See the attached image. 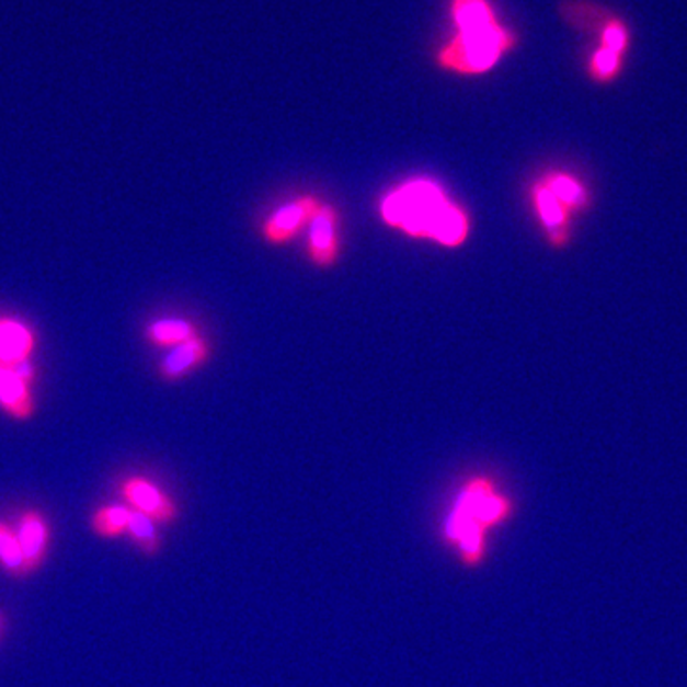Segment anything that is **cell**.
I'll return each mask as SVG.
<instances>
[{
  "instance_id": "obj_1",
  "label": "cell",
  "mask_w": 687,
  "mask_h": 687,
  "mask_svg": "<svg viewBox=\"0 0 687 687\" xmlns=\"http://www.w3.org/2000/svg\"><path fill=\"white\" fill-rule=\"evenodd\" d=\"M451 35L432 53L434 66L457 77H481L516 53L519 35L493 0H447Z\"/></svg>"
},
{
  "instance_id": "obj_2",
  "label": "cell",
  "mask_w": 687,
  "mask_h": 687,
  "mask_svg": "<svg viewBox=\"0 0 687 687\" xmlns=\"http://www.w3.org/2000/svg\"><path fill=\"white\" fill-rule=\"evenodd\" d=\"M380 216L390 228L414 239H428L444 247H460L470 236L465 208L432 178H413L386 193Z\"/></svg>"
},
{
  "instance_id": "obj_3",
  "label": "cell",
  "mask_w": 687,
  "mask_h": 687,
  "mask_svg": "<svg viewBox=\"0 0 687 687\" xmlns=\"http://www.w3.org/2000/svg\"><path fill=\"white\" fill-rule=\"evenodd\" d=\"M508 503L496 495L489 480H473L458 496L457 511L449 522V537L460 542L468 560H478L481 552V527L493 524L506 514Z\"/></svg>"
},
{
  "instance_id": "obj_4",
  "label": "cell",
  "mask_w": 687,
  "mask_h": 687,
  "mask_svg": "<svg viewBox=\"0 0 687 687\" xmlns=\"http://www.w3.org/2000/svg\"><path fill=\"white\" fill-rule=\"evenodd\" d=\"M319 207L321 203L311 195H304L290 203H285L264 222V228H262L264 239L272 244L287 243L300 229L310 224L311 216L318 213Z\"/></svg>"
},
{
  "instance_id": "obj_5",
  "label": "cell",
  "mask_w": 687,
  "mask_h": 687,
  "mask_svg": "<svg viewBox=\"0 0 687 687\" xmlns=\"http://www.w3.org/2000/svg\"><path fill=\"white\" fill-rule=\"evenodd\" d=\"M339 213L331 205H321L308 224V252L313 264L331 266L339 259Z\"/></svg>"
},
{
  "instance_id": "obj_6",
  "label": "cell",
  "mask_w": 687,
  "mask_h": 687,
  "mask_svg": "<svg viewBox=\"0 0 687 687\" xmlns=\"http://www.w3.org/2000/svg\"><path fill=\"white\" fill-rule=\"evenodd\" d=\"M121 495L125 496L126 503L130 504L134 511L140 512L153 522L167 524L176 519V504L151 481L144 480V478H128L121 485Z\"/></svg>"
},
{
  "instance_id": "obj_7",
  "label": "cell",
  "mask_w": 687,
  "mask_h": 687,
  "mask_svg": "<svg viewBox=\"0 0 687 687\" xmlns=\"http://www.w3.org/2000/svg\"><path fill=\"white\" fill-rule=\"evenodd\" d=\"M23 554V576L31 575L45 563L50 547V527L46 517L37 511L22 514L15 531Z\"/></svg>"
},
{
  "instance_id": "obj_8",
  "label": "cell",
  "mask_w": 687,
  "mask_h": 687,
  "mask_svg": "<svg viewBox=\"0 0 687 687\" xmlns=\"http://www.w3.org/2000/svg\"><path fill=\"white\" fill-rule=\"evenodd\" d=\"M35 347V334L18 319H0V359L15 367L30 362Z\"/></svg>"
},
{
  "instance_id": "obj_9",
  "label": "cell",
  "mask_w": 687,
  "mask_h": 687,
  "mask_svg": "<svg viewBox=\"0 0 687 687\" xmlns=\"http://www.w3.org/2000/svg\"><path fill=\"white\" fill-rule=\"evenodd\" d=\"M207 341H203L201 336L192 339L180 346L172 347L171 354L167 355L161 363V377L172 382L180 380L207 362Z\"/></svg>"
},
{
  "instance_id": "obj_10",
  "label": "cell",
  "mask_w": 687,
  "mask_h": 687,
  "mask_svg": "<svg viewBox=\"0 0 687 687\" xmlns=\"http://www.w3.org/2000/svg\"><path fill=\"white\" fill-rule=\"evenodd\" d=\"M146 336L153 346L174 347L184 344V342L197 339V327L190 323L187 319H157L153 323H149L146 329Z\"/></svg>"
},
{
  "instance_id": "obj_11",
  "label": "cell",
  "mask_w": 687,
  "mask_h": 687,
  "mask_svg": "<svg viewBox=\"0 0 687 687\" xmlns=\"http://www.w3.org/2000/svg\"><path fill=\"white\" fill-rule=\"evenodd\" d=\"M533 201H535V207L539 213L540 222L545 224V228L552 233L554 243H562L563 228L568 222V208L563 207L552 193L548 192L547 185L542 182L535 185Z\"/></svg>"
},
{
  "instance_id": "obj_12",
  "label": "cell",
  "mask_w": 687,
  "mask_h": 687,
  "mask_svg": "<svg viewBox=\"0 0 687 687\" xmlns=\"http://www.w3.org/2000/svg\"><path fill=\"white\" fill-rule=\"evenodd\" d=\"M130 514L133 511L126 506H104L94 512V516L90 519V527L102 539H117L128 529Z\"/></svg>"
},
{
  "instance_id": "obj_13",
  "label": "cell",
  "mask_w": 687,
  "mask_h": 687,
  "mask_svg": "<svg viewBox=\"0 0 687 687\" xmlns=\"http://www.w3.org/2000/svg\"><path fill=\"white\" fill-rule=\"evenodd\" d=\"M126 533L138 545L141 552H146L149 556L159 552L161 540H159V535H157L156 522L153 519H149L148 516H144L140 512L133 511Z\"/></svg>"
},
{
  "instance_id": "obj_14",
  "label": "cell",
  "mask_w": 687,
  "mask_h": 687,
  "mask_svg": "<svg viewBox=\"0 0 687 687\" xmlns=\"http://www.w3.org/2000/svg\"><path fill=\"white\" fill-rule=\"evenodd\" d=\"M542 184L547 185L548 192L552 193L565 208L581 207L586 203L583 185L568 174H552Z\"/></svg>"
},
{
  "instance_id": "obj_15",
  "label": "cell",
  "mask_w": 687,
  "mask_h": 687,
  "mask_svg": "<svg viewBox=\"0 0 687 687\" xmlns=\"http://www.w3.org/2000/svg\"><path fill=\"white\" fill-rule=\"evenodd\" d=\"M0 565L14 576H23V554L15 531L0 522Z\"/></svg>"
},
{
  "instance_id": "obj_16",
  "label": "cell",
  "mask_w": 687,
  "mask_h": 687,
  "mask_svg": "<svg viewBox=\"0 0 687 687\" xmlns=\"http://www.w3.org/2000/svg\"><path fill=\"white\" fill-rule=\"evenodd\" d=\"M621 59L622 56H619V54L606 50V48H598V50L591 56L588 71H591L592 77L598 79V81L614 79L615 75L619 73V69H621Z\"/></svg>"
},
{
  "instance_id": "obj_17",
  "label": "cell",
  "mask_w": 687,
  "mask_h": 687,
  "mask_svg": "<svg viewBox=\"0 0 687 687\" xmlns=\"http://www.w3.org/2000/svg\"><path fill=\"white\" fill-rule=\"evenodd\" d=\"M4 627H7V615H4V611L0 609V636H2V630H4Z\"/></svg>"
},
{
  "instance_id": "obj_18",
  "label": "cell",
  "mask_w": 687,
  "mask_h": 687,
  "mask_svg": "<svg viewBox=\"0 0 687 687\" xmlns=\"http://www.w3.org/2000/svg\"><path fill=\"white\" fill-rule=\"evenodd\" d=\"M10 369V365H7V363L2 362V359H0V373H4V370Z\"/></svg>"
}]
</instances>
